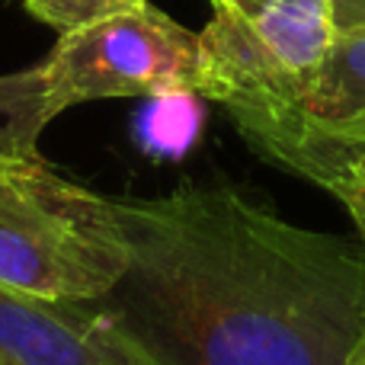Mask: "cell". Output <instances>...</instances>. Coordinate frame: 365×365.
<instances>
[{
	"instance_id": "obj_8",
	"label": "cell",
	"mask_w": 365,
	"mask_h": 365,
	"mask_svg": "<svg viewBox=\"0 0 365 365\" xmlns=\"http://www.w3.org/2000/svg\"><path fill=\"white\" fill-rule=\"evenodd\" d=\"M55 119L45 68L0 74V160H36L38 138Z\"/></svg>"
},
{
	"instance_id": "obj_7",
	"label": "cell",
	"mask_w": 365,
	"mask_h": 365,
	"mask_svg": "<svg viewBox=\"0 0 365 365\" xmlns=\"http://www.w3.org/2000/svg\"><path fill=\"white\" fill-rule=\"evenodd\" d=\"M302 113L324 125L365 115V29L334 36L321 71L304 93Z\"/></svg>"
},
{
	"instance_id": "obj_6",
	"label": "cell",
	"mask_w": 365,
	"mask_h": 365,
	"mask_svg": "<svg viewBox=\"0 0 365 365\" xmlns=\"http://www.w3.org/2000/svg\"><path fill=\"white\" fill-rule=\"evenodd\" d=\"M244 141L266 158L269 164L295 173L302 180L317 182L330 195L343 202L356 225L365 250V151L346 148L340 141L327 138L311 125V119L298 106L282 109H240L227 113ZM349 365H365V314H362V334L356 343V353Z\"/></svg>"
},
{
	"instance_id": "obj_2",
	"label": "cell",
	"mask_w": 365,
	"mask_h": 365,
	"mask_svg": "<svg viewBox=\"0 0 365 365\" xmlns=\"http://www.w3.org/2000/svg\"><path fill=\"white\" fill-rule=\"evenodd\" d=\"M128 266L109 195L42 158L0 160V289L48 302H103Z\"/></svg>"
},
{
	"instance_id": "obj_9",
	"label": "cell",
	"mask_w": 365,
	"mask_h": 365,
	"mask_svg": "<svg viewBox=\"0 0 365 365\" xmlns=\"http://www.w3.org/2000/svg\"><path fill=\"white\" fill-rule=\"evenodd\" d=\"M23 4L32 16H38L42 23H48L51 29H58L64 36V32L90 26L96 19L135 10L148 0H23Z\"/></svg>"
},
{
	"instance_id": "obj_1",
	"label": "cell",
	"mask_w": 365,
	"mask_h": 365,
	"mask_svg": "<svg viewBox=\"0 0 365 365\" xmlns=\"http://www.w3.org/2000/svg\"><path fill=\"white\" fill-rule=\"evenodd\" d=\"M128 266L103 308L158 365H349L359 237L279 218L231 186L113 199Z\"/></svg>"
},
{
	"instance_id": "obj_4",
	"label": "cell",
	"mask_w": 365,
	"mask_h": 365,
	"mask_svg": "<svg viewBox=\"0 0 365 365\" xmlns=\"http://www.w3.org/2000/svg\"><path fill=\"white\" fill-rule=\"evenodd\" d=\"M42 68L55 115L93 100L199 96L202 42L199 32L141 4L64 32Z\"/></svg>"
},
{
	"instance_id": "obj_11",
	"label": "cell",
	"mask_w": 365,
	"mask_h": 365,
	"mask_svg": "<svg viewBox=\"0 0 365 365\" xmlns=\"http://www.w3.org/2000/svg\"><path fill=\"white\" fill-rule=\"evenodd\" d=\"M330 10L336 32L365 29V0H330Z\"/></svg>"
},
{
	"instance_id": "obj_3",
	"label": "cell",
	"mask_w": 365,
	"mask_h": 365,
	"mask_svg": "<svg viewBox=\"0 0 365 365\" xmlns=\"http://www.w3.org/2000/svg\"><path fill=\"white\" fill-rule=\"evenodd\" d=\"M212 23L199 32V96L227 113L302 109L336 36L330 0H212Z\"/></svg>"
},
{
	"instance_id": "obj_10",
	"label": "cell",
	"mask_w": 365,
	"mask_h": 365,
	"mask_svg": "<svg viewBox=\"0 0 365 365\" xmlns=\"http://www.w3.org/2000/svg\"><path fill=\"white\" fill-rule=\"evenodd\" d=\"M311 125H314L317 132H324L327 138L340 141V145L365 151V115H356V119H349V122H334V125H324V122L311 119Z\"/></svg>"
},
{
	"instance_id": "obj_5",
	"label": "cell",
	"mask_w": 365,
	"mask_h": 365,
	"mask_svg": "<svg viewBox=\"0 0 365 365\" xmlns=\"http://www.w3.org/2000/svg\"><path fill=\"white\" fill-rule=\"evenodd\" d=\"M0 365H158L100 302L0 289Z\"/></svg>"
}]
</instances>
